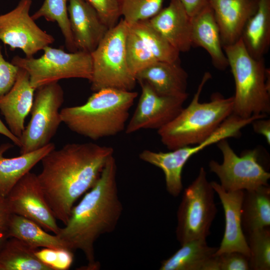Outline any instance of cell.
<instances>
[{
  "label": "cell",
  "instance_id": "obj_1",
  "mask_svg": "<svg viewBox=\"0 0 270 270\" xmlns=\"http://www.w3.org/2000/svg\"><path fill=\"white\" fill-rule=\"evenodd\" d=\"M114 152L111 146L93 142L72 143L42 158L37 176L56 220L66 224L74 202L95 184Z\"/></svg>",
  "mask_w": 270,
  "mask_h": 270
},
{
  "label": "cell",
  "instance_id": "obj_2",
  "mask_svg": "<svg viewBox=\"0 0 270 270\" xmlns=\"http://www.w3.org/2000/svg\"><path fill=\"white\" fill-rule=\"evenodd\" d=\"M116 176V160L112 156L95 184L73 206L68 222L56 234L72 252L80 250L84 252L88 262L86 270L100 268L95 258L94 244L100 236L116 229L122 214Z\"/></svg>",
  "mask_w": 270,
  "mask_h": 270
},
{
  "label": "cell",
  "instance_id": "obj_3",
  "mask_svg": "<svg viewBox=\"0 0 270 270\" xmlns=\"http://www.w3.org/2000/svg\"><path fill=\"white\" fill-rule=\"evenodd\" d=\"M138 95L132 90L101 89L84 104L62 108V122L73 132L94 140L116 136L125 130Z\"/></svg>",
  "mask_w": 270,
  "mask_h": 270
},
{
  "label": "cell",
  "instance_id": "obj_4",
  "mask_svg": "<svg viewBox=\"0 0 270 270\" xmlns=\"http://www.w3.org/2000/svg\"><path fill=\"white\" fill-rule=\"evenodd\" d=\"M211 78V74L206 72L190 104L158 130L162 144L169 150L204 142L232 114L233 96L224 98L215 93L210 102L200 101L202 89Z\"/></svg>",
  "mask_w": 270,
  "mask_h": 270
},
{
  "label": "cell",
  "instance_id": "obj_5",
  "mask_svg": "<svg viewBox=\"0 0 270 270\" xmlns=\"http://www.w3.org/2000/svg\"><path fill=\"white\" fill-rule=\"evenodd\" d=\"M223 49L234 81L232 114L242 118L268 116L270 112V70L264 58H253L241 38Z\"/></svg>",
  "mask_w": 270,
  "mask_h": 270
},
{
  "label": "cell",
  "instance_id": "obj_6",
  "mask_svg": "<svg viewBox=\"0 0 270 270\" xmlns=\"http://www.w3.org/2000/svg\"><path fill=\"white\" fill-rule=\"evenodd\" d=\"M128 28L122 19L109 28L96 48L90 53L92 62L91 90L112 88L132 91L137 80L126 60L125 42Z\"/></svg>",
  "mask_w": 270,
  "mask_h": 270
},
{
  "label": "cell",
  "instance_id": "obj_7",
  "mask_svg": "<svg viewBox=\"0 0 270 270\" xmlns=\"http://www.w3.org/2000/svg\"><path fill=\"white\" fill-rule=\"evenodd\" d=\"M214 192L205 169L200 168L196 178L185 188L177 212L176 234L180 246L210 234L217 212Z\"/></svg>",
  "mask_w": 270,
  "mask_h": 270
},
{
  "label": "cell",
  "instance_id": "obj_8",
  "mask_svg": "<svg viewBox=\"0 0 270 270\" xmlns=\"http://www.w3.org/2000/svg\"><path fill=\"white\" fill-rule=\"evenodd\" d=\"M38 58L14 56L11 62L26 70L32 86L36 90L62 79L80 78L90 81L92 62L90 53L78 50L66 52L48 46Z\"/></svg>",
  "mask_w": 270,
  "mask_h": 270
},
{
  "label": "cell",
  "instance_id": "obj_9",
  "mask_svg": "<svg viewBox=\"0 0 270 270\" xmlns=\"http://www.w3.org/2000/svg\"><path fill=\"white\" fill-rule=\"evenodd\" d=\"M64 100V91L58 82L36 89L30 121L20 138V154L36 150L50 143L62 122L60 109Z\"/></svg>",
  "mask_w": 270,
  "mask_h": 270
},
{
  "label": "cell",
  "instance_id": "obj_10",
  "mask_svg": "<svg viewBox=\"0 0 270 270\" xmlns=\"http://www.w3.org/2000/svg\"><path fill=\"white\" fill-rule=\"evenodd\" d=\"M217 146L222 153L223 161L220 164L211 160L208 166L225 190H250L268 185L270 174L260 162L257 150L245 151L238 156L226 139L220 140Z\"/></svg>",
  "mask_w": 270,
  "mask_h": 270
},
{
  "label": "cell",
  "instance_id": "obj_11",
  "mask_svg": "<svg viewBox=\"0 0 270 270\" xmlns=\"http://www.w3.org/2000/svg\"><path fill=\"white\" fill-rule=\"evenodd\" d=\"M32 4V0H20L14 8L0 16V40L12 50L20 49L26 58L33 57L54 42L30 16Z\"/></svg>",
  "mask_w": 270,
  "mask_h": 270
},
{
  "label": "cell",
  "instance_id": "obj_12",
  "mask_svg": "<svg viewBox=\"0 0 270 270\" xmlns=\"http://www.w3.org/2000/svg\"><path fill=\"white\" fill-rule=\"evenodd\" d=\"M12 214L32 220L47 232L57 234L60 227L48 204L38 176L28 172L6 196Z\"/></svg>",
  "mask_w": 270,
  "mask_h": 270
},
{
  "label": "cell",
  "instance_id": "obj_13",
  "mask_svg": "<svg viewBox=\"0 0 270 270\" xmlns=\"http://www.w3.org/2000/svg\"><path fill=\"white\" fill-rule=\"evenodd\" d=\"M142 92L136 108L125 132L130 134L143 129L159 130L174 118L182 109L188 95L162 96L146 82H138Z\"/></svg>",
  "mask_w": 270,
  "mask_h": 270
},
{
  "label": "cell",
  "instance_id": "obj_14",
  "mask_svg": "<svg viewBox=\"0 0 270 270\" xmlns=\"http://www.w3.org/2000/svg\"><path fill=\"white\" fill-rule=\"evenodd\" d=\"M68 11L78 50L88 53L98 46L108 30L95 10L85 0H69Z\"/></svg>",
  "mask_w": 270,
  "mask_h": 270
},
{
  "label": "cell",
  "instance_id": "obj_15",
  "mask_svg": "<svg viewBox=\"0 0 270 270\" xmlns=\"http://www.w3.org/2000/svg\"><path fill=\"white\" fill-rule=\"evenodd\" d=\"M210 183L222 205L226 224L223 238L214 254L236 251L250 258V250L241 220L244 190L226 191L217 182Z\"/></svg>",
  "mask_w": 270,
  "mask_h": 270
},
{
  "label": "cell",
  "instance_id": "obj_16",
  "mask_svg": "<svg viewBox=\"0 0 270 270\" xmlns=\"http://www.w3.org/2000/svg\"><path fill=\"white\" fill-rule=\"evenodd\" d=\"M258 0H210L222 47L238 41L245 26L256 12Z\"/></svg>",
  "mask_w": 270,
  "mask_h": 270
},
{
  "label": "cell",
  "instance_id": "obj_17",
  "mask_svg": "<svg viewBox=\"0 0 270 270\" xmlns=\"http://www.w3.org/2000/svg\"><path fill=\"white\" fill-rule=\"evenodd\" d=\"M36 90L30 84L28 72L19 68L13 86L0 97V112L8 128L19 138L25 128V119L31 111Z\"/></svg>",
  "mask_w": 270,
  "mask_h": 270
},
{
  "label": "cell",
  "instance_id": "obj_18",
  "mask_svg": "<svg viewBox=\"0 0 270 270\" xmlns=\"http://www.w3.org/2000/svg\"><path fill=\"white\" fill-rule=\"evenodd\" d=\"M149 20L178 52H188L192 46V17L179 0H170L168 6Z\"/></svg>",
  "mask_w": 270,
  "mask_h": 270
},
{
  "label": "cell",
  "instance_id": "obj_19",
  "mask_svg": "<svg viewBox=\"0 0 270 270\" xmlns=\"http://www.w3.org/2000/svg\"><path fill=\"white\" fill-rule=\"evenodd\" d=\"M137 82L148 84L158 94L180 96L188 95L186 92L188 74L180 61H156L138 72Z\"/></svg>",
  "mask_w": 270,
  "mask_h": 270
},
{
  "label": "cell",
  "instance_id": "obj_20",
  "mask_svg": "<svg viewBox=\"0 0 270 270\" xmlns=\"http://www.w3.org/2000/svg\"><path fill=\"white\" fill-rule=\"evenodd\" d=\"M191 40L192 46L201 47L208 52L216 68L224 70L228 66L219 28L210 4L192 17Z\"/></svg>",
  "mask_w": 270,
  "mask_h": 270
},
{
  "label": "cell",
  "instance_id": "obj_21",
  "mask_svg": "<svg viewBox=\"0 0 270 270\" xmlns=\"http://www.w3.org/2000/svg\"><path fill=\"white\" fill-rule=\"evenodd\" d=\"M13 145H0V194L6 196L14 186L49 152L56 148L50 142L36 150L14 158H5L4 153Z\"/></svg>",
  "mask_w": 270,
  "mask_h": 270
},
{
  "label": "cell",
  "instance_id": "obj_22",
  "mask_svg": "<svg viewBox=\"0 0 270 270\" xmlns=\"http://www.w3.org/2000/svg\"><path fill=\"white\" fill-rule=\"evenodd\" d=\"M241 39L253 58H264L270 45V0H258L257 9L246 22Z\"/></svg>",
  "mask_w": 270,
  "mask_h": 270
},
{
  "label": "cell",
  "instance_id": "obj_23",
  "mask_svg": "<svg viewBox=\"0 0 270 270\" xmlns=\"http://www.w3.org/2000/svg\"><path fill=\"white\" fill-rule=\"evenodd\" d=\"M242 228L246 234L270 227V188L268 185L244 190L241 207Z\"/></svg>",
  "mask_w": 270,
  "mask_h": 270
},
{
  "label": "cell",
  "instance_id": "obj_24",
  "mask_svg": "<svg viewBox=\"0 0 270 270\" xmlns=\"http://www.w3.org/2000/svg\"><path fill=\"white\" fill-rule=\"evenodd\" d=\"M6 230L8 238H18L34 249L42 248L72 251L58 236L50 234L34 221L20 216L12 214Z\"/></svg>",
  "mask_w": 270,
  "mask_h": 270
},
{
  "label": "cell",
  "instance_id": "obj_25",
  "mask_svg": "<svg viewBox=\"0 0 270 270\" xmlns=\"http://www.w3.org/2000/svg\"><path fill=\"white\" fill-rule=\"evenodd\" d=\"M218 247L208 245L206 238L189 241L168 259L162 262L160 270H204Z\"/></svg>",
  "mask_w": 270,
  "mask_h": 270
},
{
  "label": "cell",
  "instance_id": "obj_26",
  "mask_svg": "<svg viewBox=\"0 0 270 270\" xmlns=\"http://www.w3.org/2000/svg\"><path fill=\"white\" fill-rule=\"evenodd\" d=\"M140 158L161 169L165 177L166 189L172 196L177 197L182 192V168L187 161L182 156L178 148L168 152L142 150Z\"/></svg>",
  "mask_w": 270,
  "mask_h": 270
},
{
  "label": "cell",
  "instance_id": "obj_27",
  "mask_svg": "<svg viewBox=\"0 0 270 270\" xmlns=\"http://www.w3.org/2000/svg\"><path fill=\"white\" fill-rule=\"evenodd\" d=\"M36 250L18 238H8L0 248V270H52L37 258Z\"/></svg>",
  "mask_w": 270,
  "mask_h": 270
},
{
  "label": "cell",
  "instance_id": "obj_28",
  "mask_svg": "<svg viewBox=\"0 0 270 270\" xmlns=\"http://www.w3.org/2000/svg\"><path fill=\"white\" fill-rule=\"evenodd\" d=\"M128 26L142 38L157 60L180 61V52L150 24L149 20L138 21Z\"/></svg>",
  "mask_w": 270,
  "mask_h": 270
},
{
  "label": "cell",
  "instance_id": "obj_29",
  "mask_svg": "<svg viewBox=\"0 0 270 270\" xmlns=\"http://www.w3.org/2000/svg\"><path fill=\"white\" fill-rule=\"evenodd\" d=\"M69 0H44L40 8L32 16L35 20L44 18L48 22H56L64 37L66 47L70 52L78 50L70 29L68 11Z\"/></svg>",
  "mask_w": 270,
  "mask_h": 270
},
{
  "label": "cell",
  "instance_id": "obj_30",
  "mask_svg": "<svg viewBox=\"0 0 270 270\" xmlns=\"http://www.w3.org/2000/svg\"><path fill=\"white\" fill-rule=\"evenodd\" d=\"M125 52L128 68L135 77L142 70L158 61L142 38L129 26L126 38Z\"/></svg>",
  "mask_w": 270,
  "mask_h": 270
},
{
  "label": "cell",
  "instance_id": "obj_31",
  "mask_svg": "<svg viewBox=\"0 0 270 270\" xmlns=\"http://www.w3.org/2000/svg\"><path fill=\"white\" fill-rule=\"evenodd\" d=\"M250 270H270V227L256 230L248 234Z\"/></svg>",
  "mask_w": 270,
  "mask_h": 270
},
{
  "label": "cell",
  "instance_id": "obj_32",
  "mask_svg": "<svg viewBox=\"0 0 270 270\" xmlns=\"http://www.w3.org/2000/svg\"><path fill=\"white\" fill-rule=\"evenodd\" d=\"M121 15L128 24L149 20L162 9L163 0H119Z\"/></svg>",
  "mask_w": 270,
  "mask_h": 270
},
{
  "label": "cell",
  "instance_id": "obj_33",
  "mask_svg": "<svg viewBox=\"0 0 270 270\" xmlns=\"http://www.w3.org/2000/svg\"><path fill=\"white\" fill-rule=\"evenodd\" d=\"M250 258L236 251L214 254L205 270H249Z\"/></svg>",
  "mask_w": 270,
  "mask_h": 270
},
{
  "label": "cell",
  "instance_id": "obj_34",
  "mask_svg": "<svg viewBox=\"0 0 270 270\" xmlns=\"http://www.w3.org/2000/svg\"><path fill=\"white\" fill-rule=\"evenodd\" d=\"M37 258L52 270H67L74 259L73 252L64 249L42 248L36 250Z\"/></svg>",
  "mask_w": 270,
  "mask_h": 270
},
{
  "label": "cell",
  "instance_id": "obj_35",
  "mask_svg": "<svg viewBox=\"0 0 270 270\" xmlns=\"http://www.w3.org/2000/svg\"><path fill=\"white\" fill-rule=\"evenodd\" d=\"M108 28L115 26L122 16L119 0H85Z\"/></svg>",
  "mask_w": 270,
  "mask_h": 270
},
{
  "label": "cell",
  "instance_id": "obj_36",
  "mask_svg": "<svg viewBox=\"0 0 270 270\" xmlns=\"http://www.w3.org/2000/svg\"><path fill=\"white\" fill-rule=\"evenodd\" d=\"M19 68L6 60L0 44V97L6 94L14 84Z\"/></svg>",
  "mask_w": 270,
  "mask_h": 270
},
{
  "label": "cell",
  "instance_id": "obj_37",
  "mask_svg": "<svg viewBox=\"0 0 270 270\" xmlns=\"http://www.w3.org/2000/svg\"><path fill=\"white\" fill-rule=\"evenodd\" d=\"M188 14L192 17L210 4V0H179Z\"/></svg>",
  "mask_w": 270,
  "mask_h": 270
},
{
  "label": "cell",
  "instance_id": "obj_38",
  "mask_svg": "<svg viewBox=\"0 0 270 270\" xmlns=\"http://www.w3.org/2000/svg\"><path fill=\"white\" fill-rule=\"evenodd\" d=\"M266 118L254 120L251 124L254 131L264 136L268 144H270V120Z\"/></svg>",
  "mask_w": 270,
  "mask_h": 270
},
{
  "label": "cell",
  "instance_id": "obj_39",
  "mask_svg": "<svg viewBox=\"0 0 270 270\" xmlns=\"http://www.w3.org/2000/svg\"><path fill=\"white\" fill-rule=\"evenodd\" d=\"M12 213L6 196L0 194V230H6Z\"/></svg>",
  "mask_w": 270,
  "mask_h": 270
},
{
  "label": "cell",
  "instance_id": "obj_40",
  "mask_svg": "<svg viewBox=\"0 0 270 270\" xmlns=\"http://www.w3.org/2000/svg\"><path fill=\"white\" fill-rule=\"evenodd\" d=\"M0 134L8 138L12 142L18 147L20 146V141L18 138L14 136L1 120L0 118Z\"/></svg>",
  "mask_w": 270,
  "mask_h": 270
},
{
  "label": "cell",
  "instance_id": "obj_41",
  "mask_svg": "<svg viewBox=\"0 0 270 270\" xmlns=\"http://www.w3.org/2000/svg\"><path fill=\"white\" fill-rule=\"evenodd\" d=\"M8 238L7 230H0V248Z\"/></svg>",
  "mask_w": 270,
  "mask_h": 270
}]
</instances>
